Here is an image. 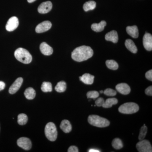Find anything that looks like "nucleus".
Returning a JSON list of instances; mask_svg holds the SVG:
<instances>
[{
  "mask_svg": "<svg viewBox=\"0 0 152 152\" xmlns=\"http://www.w3.org/2000/svg\"><path fill=\"white\" fill-rule=\"evenodd\" d=\"M93 55L94 51L91 47L82 46L74 50L72 53V58L76 61L82 62L91 58Z\"/></svg>",
  "mask_w": 152,
  "mask_h": 152,
  "instance_id": "nucleus-1",
  "label": "nucleus"
},
{
  "mask_svg": "<svg viewBox=\"0 0 152 152\" xmlns=\"http://www.w3.org/2000/svg\"><path fill=\"white\" fill-rule=\"evenodd\" d=\"M14 55L18 61L23 64H30L32 60V57L29 52L23 48H19L17 49Z\"/></svg>",
  "mask_w": 152,
  "mask_h": 152,
  "instance_id": "nucleus-2",
  "label": "nucleus"
},
{
  "mask_svg": "<svg viewBox=\"0 0 152 152\" xmlns=\"http://www.w3.org/2000/svg\"><path fill=\"white\" fill-rule=\"evenodd\" d=\"M88 122L90 124L99 128L106 127L108 126L110 124L108 120L97 115H91L89 116Z\"/></svg>",
  "mask_w": 152,
  "mask_h": 152,
  "instance_id": "nucleus-3",
  "label": "nucleus"
},
{
  "mask_svg": "<svg viewBox=\"0 0 152 152\" xmlns=\"http://www.w3.org/2000/svg\"><path fill=\"white\" fill-rule=\"evenodd\" d=\"M45 132L48 140L52 142L56 140L58 136V132L56 127L54 123L50 122L47 124L45 127Z\"/></svg>",
  "mask_w": 152,
  "mask_h": 152,
  "instance_id": "nucleus-4",
  "label": "nucleus"
},
{
  "mask_svg": "<svg viewBox=\"0 0 152 152\" xmlns=\"http://www.w3.org/2000/svg\"><path fill=\"white\" fill-rule=\"evenodd\" d=\"M139 110L138 105L134 102L126 103L120 106L118 109L120 113L125 114L135 113Z\"/></svg>",
  "mask_w": 152,
  "mask_h": 152,
  "instance_id": "nucleus-5",
  "label": "nucleus"
},
{
  "mask_svg": "<svg viewBox=\"0 0 152 152\" xmlns=\"http://www.w3.org/2000/svg\"><path fill=\"white\" fill-rule=\"evenodd\" d=\"M136 148L140 152H151L152 147L151 143L147 140L140 141L136 145Z\"/></svg>",
  "mask_w": 152,
  "mask_h": 152,
  "instance_id": "nucleus-6",
  "label": "nucleus"
},
{
  "mask_svg": "<svg viewBox=\"0 0 152 152\" xmlns=\"http://www.w3.org/2000/svg\"><path fill=\"white\" fill-rule=\"evenodd\" d=\"M18 26V19L16 17H12L8 21L6 26V29L8 31H12L15 30Z\"/></svg>",
  "mask_w": 152,
  "mask_h": 152,
  "instance_id": "nucleus-7",
  "label": "nucleus"
},
{
  "mask_svg": "<svg viewBox=\"0 0 152 152\" xmlns=\"http://www.w3.org/2000/svg\"><path fill=\"white\" fill-rule=\"evenodd\" d=\"M18 146L24 150H29L32 147L31 142L29 139L26 137H21L17 141Z\"/></svg>",
  "mask_w": 152,
  "mask_h": 152,
  "instance_id": "nucleus-8",
  "label": "nucleus"
},
{
  "mask_svg": "<svg viewBox=\"0 0 152 152\" xmlns=\"http://www.w3.org/2000/svg\"><path fill=\"white\" fill-rule=\"evenodd\" d=\"M52 27V23L49 21H45L37 25L36 28V32L42 33L48 31Z\"/></svg>",
  "mask_w": 152,
  "mask_h": 152,
  "instance_id": "nucleus-9",
  "label": "nucleus"
},
{
  "mask_svg": "<svg viewBox=\"0 0 152 152\" xmlns=\"http://www.w3.org/2000/svg\"><path fill=\"white\" fill-rule=\"evenodd\" d=\"M53 5L50 1L43 2L39 6L38 8V11L40 14H46L52 10Z\"/></svg>",
  "mask_w": 152,
  "mask_h": 152,
  "instance_id": "nucleus-10",
  "label": "nucleus"
},
{
  "mask_svg": "<svg viewBox=\"0 0 152 152\" xmlns=\"http://www.w3.org/2000/svg\"><path fill=\"white\" fill-rule=\"evenodd\" d=\"M143 44L145 48L148 51L152 50V36L149 33H146L143 38Z\"/></svg>",
  "mask_w": 152,
  "mask_h": 152,
  "instance_id": "nucleus-11",
  "label": "nucleus"
},
{
  "mask_svg": "<svg viewBox=\"0 0 152 152\" xmlns=\"http://www.w3.org/2000/svg\"><path fill=\"white\" fill-rule=\"evenodd\" d=\"M23 79L22 77L18 78L9 89V93L11 94H15L21 86L23 83Z\"/></svg>",
  "mask_w": 152,
  "mask_h": 152,
  "instance_id": "nucleus-12",
  "label": "nucleus"
},
{
  "mask_svg": "<svg viewBox=\"0 0 152 152\" xmlns=\"http://www.w3.org/2000/svg\"><path fill=\"white\" fill-rule=\"evenodd\" d=\"M116 89L119 93L123 95L129 94L131 92L130 87L126 83H121L116 86Z\"/></svg>",
  "mask_w": 152,
  "mask_h": 152,
  "instance_id": "nucleus-13",
  "label": "nucleus"
},
{
  "mask_svg": "<svg viewBox=\"0 0 152 152\" xmlns=\"http://www.w3.org/2000/svg\"><path fill=\"white\" fill-rule=\"evenodd\" d=\"M40 49L41 53L45 56H50L53 52V48L45 42L41 44Z\"/></svg>",
  "mask_w": 152,
  "mask_h": 152,
  "instance_id": "nucleus-14",
  "label": "nucleus"
},
{
  "mask_svg": "<svg viewBox=\"0 0 152 152\" xmlns=\"http://www.w3.org/2000/svg\"><path fill=\"white\" fill-rule=\"evenodd\" d=\"M79 79L80 80L86 84L91 85L94 83V76L89 74L86 73L79 77Z\"/></svg>",
  "mask_w": 152,
  "mask_h": 152,
  "instance_id": "nucleus-15",
  "label": "nucleus"
},
{
  "mask_svg": "<svg viewBox=\"0 0 152 152\" xmlns=\"http://www.w3.org/2000/svg\"><path fill=\"white\" fill-rule=\"evenodd\" d=\"M105 39L107 41H110L114 43H116L118 41V36L116 31H112L106 34Z\"/></svg>",
  "mask_w": 152,
  "mask_h": 152,
  "instance_id": "nucleus-16",
  "label": "nucleus"
},
{
  "mask_svg": "<svg viewBox=\"0 0 152 152\" xmlns=\"http://www.w3.org/2000/svg\"><path fill=\"white\" fill-rule=\"evenodd\" d=\"M126 32L129 35L132 37L137 38L139 37V31L137 27L136 26H128L126 28Z\"/></svg>",
  "mask_w": 152,
  "mask_h": 152,
  "instance_id": "nucleus-17",
  "label": "nucleus"
},
{
  "mask_svg": "<svg viewBox=\"0 0 152 152\" xmlns=\"http://www.w3.org/2000/svg\"><path fill=\"white\" fill-rule=\"evenodd\" d=\"M60 128L65 133H69L72 130V126L68 120H64L61 123Z\"/></svg>",
  "mask_w": 152,
  "mask_h": 152,
  "instance_id": "nucleus-18",
  "label": "nucleus"
},
{
  "mask_svg": "<svg viewBox=\"0 0 152 152\" xmlns=\"http://www.w3.org/2000/svg\"><path fill=\"white\" fill-rule=\"evenodd\" d=\"M107 25V23L102 20L99 23H94L91 25V29L96 32H99L103 31L105 27Z\"/></svg>",
  "mask_w": 152,
  "mask_h": 152,
  "instance_id": "nucleus-19",
  "label": "nucleus"
},
{
  "mask_svg": "<svg viewBox=\"0 0 152 152\" xmlns=\"http://www.w3.org/2000/svg\"><path fill=\"white\" fill-rule=\"evenodd\" d=\"M125 45L126 48L133 53H136L137 52V48L135 45L134 43L130 39L126 40Z\"/></svg>",
  "mask_w": 152,
  "mask_h": 152,
  "instance_id": "nucleus-20",
  "label": "nucleus"
},
{
  "mask_svg": "<svg viewBox=\"0 0 152 152\" xmlns=\"http://www.w3.org/2000/svg\"><path fill=\"white\" fill-rule=\"evenodd\" d=\"M118 102V99L116 98H109L104 101V102L102 107L105 108H108L111 107L113 105L116 104Z\"/></svg>",
  "mask_w": 152,
  "mask_h": 152,
  "instance_id": "nucleus-21",
  "label": "nucleus"
},
{
  "mask_svg": "<svg viewBox=\"0 0 152 152\" xmlns=\"http://www.w3.org/2000/svg\"><path fill=\"white\" fill-rule=\"evenodd\" d=\"M24 95L26 98L28 99H33L35 97V91L32 88H28L25 91Z\"/></svg>",
  "mask_w": 152,
  "mask_h": 152,
  "instance_id": "nucleus-22",
  "label": "nucleus"
},
{
  "mask_svg": "<svg viewBox=\"0 0 152 152\" xmlns=\"http://www.w3.org/2000/svg\"><path fill=\"white\" fill-rule=\"evenodd\" d=\"M96 7V3L94 1H90L85 3L83 8L85 11L88 12V11L92 10Z\"/></svg>",
  "mask_w": 152,
  "mask_h": 152,
  "instance_id": "nucleus-23",
  "label": "nucleus"
},
{
  "mask_svg": "<svg viewBox=\"0 0 152 152\" xmlns=\"http://www.w3.org/2000/svg\"><path fill=\"white\" fill-rule=\"evenodd\" d=\"M66 89V84L64 81H61L57 83L55 87V90L58 93H63L65 91Z\"/></svg>",
  "mask_w": 152,
  "mask_h": 152,
  "instance_id": "nucleus-24",
  "label": "nucleus"
},
{
  "mask_svg": "<svg viewBox=\"0 0 152 152\" xmlns=\"http://www.w3.org/2000/svg\"><path fill=\"white\" fill-rule=\"evenodd\" d=\"M106 64L107 67L110 69L115 70L118 69V64L114 60H107L106 62Z\"/></svg>",
  "mask_w": 152,
  "mask_h": 152,
  "instance_id": "nucleus-25",
  "label": "nucleus"
},
{
  "mask_svg": "<svg viewBox=\"0 0 152 152\" xmlns=\"http://www.w3.org/2000/svg\"><path fill=\"white\" fill-rule=\"evenodd\" d=\"M28 118L26 115L25 114H19L18 117V122L19 125H24L27 123Z\"/></svg>",
  "mask_w": 152,
  "mask_h": 152,
  "instance_id": "nucleus-26",
  "label": "nucleus"
},
{
  "mask_svg": "<svg viewBox=\"0 0 152 152\" xmlns=\"http://www.w3.org/2000/svg\"><path fill=\"white\" fill-rule=\"evenodd\" d=\"M41 90L44 92H50L52 91V84L50 82H43L41 86Z\"/></svg>",
  "mask_w": 152,
  "mask_h": 152,
  "instance_id": "nucleus-27",
  "label": "nucleus"
},
{
  "mask_svg": "<svg viewBox=\"0 0 152 152\" xmlns=\"http://www.w3.org/2000/svg\"><path fill=\"white\" fill-rule=\"evenodd\" d=\"M112 146L116 150H120L123 147V144L121 140L119 138H115L112 142Z\"/></svg>",
  "mask_w": 152,
  "mask_h": 152,
  "instance_id": "nucleus-28",
  "label": "nucleus"
},
{
  "mask_svg": "<svg viewBox=\"0 0 152 152\" xmlns=\"http://www.w3.org/2000/svg\"><path fill=\"white\" fill-rule=\"evenodd\" d=\"M147 132H148V128L144 124L143 126L141 128L140 131V134L139 136V139L140 141L144 140L146 135Z\"/></svg>",
  "mask_w": 152,
  "mask_h": 152,
  "instance_id": "nucleus-29",
  "label": "nucleus"
},
{
  "mask_svg": "<svg viewBox=\"0 0 152 152\" xmlns=\"http://www.w3.org/2000/svg\"><path fill=\"white\" fill-rule=\"evenodd\" d=\"M99 93L96 91H90L87 94V96L88 99H96L99 96Z\"/></svg>",
  "mask_w": 152,
  "mask_h": 152,
  "instance_id": "nucleus-30",
  "label": "nucleus"
},
{
  "mask_svg": "<svg viewBox=\"0 0 152 152\" xmlns=\"http://www.w3.org/2000/svg\"><path fill=\"white\" fill-rule=\"evenodd\" d=\"M104 94L107 96H114L116 95L117 92L115 90L111 88H107L104 91Z\"/></svg>",
  "mask_w": 152,
  "mask_h": 152,
  "instance_id": "nucleus-31",
  "label": "nucleus"
},
{
  "mask_svg": "<svg viewBox=\"0 0 152 152\" xmlns=\"http://www.w3.org/2000/svg\"><path fill=\"white\" fill-rule=\"evenodd\" d=\"M104 101L103 98H99L95 101V104H96V106H98V107H102L104 102Z\"/></svg>",
  "mask_w": 152,
  "mask_h": 152,
  "instance_id": "nucleus-32",
  "label": "nucleus"
},
{
  "mask_svg": "<svg viewBox=\"0 0 152 152\" xmlns=\"http://www.w3.org/2000/svg\"><path fill=\"white\" fill-rule=\"evenodd\" d=\"M146 78L148 80H149L151 81H152V70H150L147 72L145 74Z\"/></svg>",
  "mask_w": 152,
  "mask_h": 152,
  "instance_id": "nucleus-33",
  "label": "nucleus"
},
{
  "mask_svg": "<svg viewBox=\"0 0 152 152\" xmlns=\"http://www.w3.org/2000/svg\"><path fill=\"white\" fill-rule=\"evenodd\" d=\"M68 152H78V148L75 146H71L69 148L68 150Z\"/></svg>",
  "mask_w": 152,
  "mask_h": 152,
  "instance_id": "nucleus-34",
  "label": "nucleus"
},
{
  "mask_svg": "<svg viewBox=\"0 0 152 152\" xmlns=\"http://www.w3.org/2000/svg\"><path fill=\"white\" fill-rule=\"evenodd\" d=\"M145 93L146 94L148 95V96H152V86L148 87L145 90Z\"/></svg>",
  "mask_w": 152,
  "mask_h": 152,
  "instance_id": "nucleus-35",
  "label": "nucleus"
},
{
  "mask_svg": "<svg viewBox=\"0 0 152 152\" xmlns=\"http://www.w3.org/2000/svg\"><path fill=\"white\" fill-rule=\"evenodd\" d=\"M5 87V84L4 82L0 81V91L4 90Z\"/></svg>",
  "mask_w": 152,
  "mask_h": 152,
  "instance_id": "nucleus-36",
  "label": "nucleus"
},
{
  "mask_svg": "<svg viewBox=\"0 0 152 152\" xmlns=\"http://www.w3.org/2000/svg\"><path fill=\"white\" fill-rule=\"evenodd\" d=\"M89 152H101L100 151H99V150H96V149H90L89 151H88Z\"/></svg>",
  "mask_w": 152,
  "mask_h": 152,
  "instance_id": "nucleus-37",
  "label": "nucleus"
},
{
  "mask_svg": "<svg viewBox=\"0 0 152 152\" xmlns=\"http://www.w3.org/2000/svg\"><path fill=\"white\" fill-rule=\"evenodd\" d=\"M27 1L28 2L31 3L34 2L36 0H27Z\"/></svg>",
  "mask_w": 152,
  "mask_h": 152,
  "instance_id": "nucleus-38",
  "label": "nucleus"
},
{
  "mask_svg": "<svg viewBox=\"0 0 152 152\" xmlns=\"http://www.w3.org/2000/svg\"><path fill=\"white\" fill-rule=\"evenodd\" d=\"M103 92H104L103 91H100V93L101 94H102V93H103Z\"/></svg>",
  "mask_w": 152,
  "mask_h": 152,
  "instance_id": "nucleus-39",
  "label": "nucleus"
}]
</instances>
